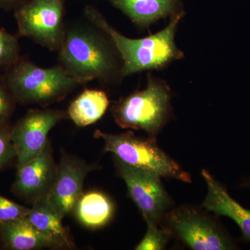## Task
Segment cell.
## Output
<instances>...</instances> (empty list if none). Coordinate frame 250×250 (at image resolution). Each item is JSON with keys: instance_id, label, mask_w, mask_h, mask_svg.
Masks as SVG:
<instances>
[{"instance_id": "1", "label": "cell", "mask_w": 250, "mask_h": 250, "mask_svg": "<svg viewBox=\"0 0 250 250\" xmlns=\"http://www.w3.org/2000/svg\"><path fill=\"white\" fill-rule=\"evenodd\" d=\"M90 24L66 28L59 65L80 85L93 80L116 83L123 78L121 57L107 34Z\"/></svg>"}, {"instance_id": "2", "label": "cell", "mask_w": 250, "mask_h": 250, "mask_svg": "<svg viewBox=\"0 0 250 250\" xmlns=\"http://www.w3.org/2000/svg\"><path fill=\"white\" fill-rule=\"evenodd\" d=\"M84 14L89 22L107 34L122 61V75L130 76L145 71L161 70L184 58L177 47L175 36L182 17L172 18L164 29L141 39H131L121 34L98 10L87 6Z\"/></svg>"}, {"instance_id": "3", "label": "cell", "mask_w": 250, "mask_h": 250, "mask_svg": "<svg viewBox=\"0 0 250 250\" xmlns=\"http://www.w3.org/2000/svg\"><path fill=\"white\" fill-rule=\"evenodd\" d=\"M172 97L167 82L149 73L146 88L122 98L112 113L123 129L142 130L156 138L172 118Z\"/></svg>"}, {"instance_id": "4", "label": "cell", "mask_w": 250, "mask_h": 250, "mask_svg": "<svg viewBox=\"0 0 250 250\" xmlns=\"http://www.w3.org/2000/svg\"><path fill=\"white\" fill-rule=\"evenodd\" d=\"M4 80L15 101L21 104H50L80 85L60 65L42 67L21 58L6 70Z\"/></svg>"}, {"instance_id": "5", "label": "cell", "mask_w": 250, "mask_h": 250, "mask_svg": "<svg viewBox=\"0 0 250 250\" xmlns=\"http://www.w3.org/2000/svg\"><path fill=\"white\" fill-rule=\"evenodd\" d=\"M207 212L205 208L182 205L166 212L159 225L191 250L238 249L228 231Z\"/></svg>"}, {"instance_id": "6", "label": "cell", "mask_w": 250, "mask_h": 250, "mask_svg": "<svg viewBox=\"0 0 250 250\" xmlns=\"http://www.w3.org/2000/svg\"><path fill=\"white\" fill-rule=\"evenodd\" d=\"M95 137L103 140L104 150L128 165L165 178L191 182L190 174L161 149L156 138L138 137L132 132L112 134L97 130Z\"/></svg>"}, {"instance_id": "7", "label": "cell", "mask_w": 250, "mask_h": 250, "mask_svg": "<svg viewBox=\"0 0 250 250\" xmlns=\"http://www.w3.org/2000/svg\"><path fill=\"white\" fill-rule=\"evenodd\" d=\"M65 0H30L15 11L20 35L59 52L65 37Z\"/></svg>"}, {"instance_id": "8", "label": "cell", "mask_w": 250, "mask_h": 250, "mask_svg": "<svg viewBox=\"0 0 250 250\" xmlns=\"http://www.w3.org/2000/svg\"><path fill=\"white\" fill-rule=\"evenodd\" d=\"M118 175L124 180L128 193L146 223L159 225L161 218L173 205L157 174L128 165L114 157Z\"/></svg>"}, {"instance_id": "9", "label": "cell", "mask_w": 250, "mask_h": 250, "mask_svg": "<svg viewBox=\"0 0 250 250\" xmlns=\"http://www.w3.org/2000/svg\"><path fill=\"white\" fill-rule=\"evenodd\" d=\"M65 116L64 112L58 110H31L11 127L18 165L39 155L45 149L49 131Z\"/></svg>"}, {"instance_id": "10", "label": "cell", "mask_w": 250, "mask_h": 250, "mask_svg": "<svg viewBox=\"0 0 250 250\" xmlns=\"http://www.w3.org/2000/svg\"><path fill=\"white\" fill-rule=\"evenodd\" d=\"M90 170L84 163L69 156L62 158L57 166L53 182L44 198L63 218L75 209Z\"/></svg>"}, {"instance_id": "11", "label": "cell", "mask_w": 250, "mask_h": 250, "mask_svg": "<svg viewBox=\"0 0 250 250\" xmlns=\"http://www.w3.org/2000/svg\"><path fill=\"white\" fill-rule=\"evenodd\" d=\"M17 166L12 188L14 193L33 204L45 197L52 186L57 170L50 143H47L39 155Z\"/></svg>"}, {"instance_id": "12", "label": "cell", "mask_w": 250, "mask_h": 250, "mask_svg": "<svg viewBox=\"0 0 250 250\" xmlns=\"http://www.w3.org/2000/svg\"><path fill=\"white\" fill-rule=\"evenodd\" d=\"M121 10L139 29H149L162 19L184 18L182 0H106Z\"/></svg>"}, {"instance_id": "13", "label": "cell", "mask_w": 250, "mask_h": 250, "mask_svg": "<svg viewBox=\"0 0 250 250\" xmlns=\"http://www.w3.org/2000/svg\"><path fill=\"white\" fill-rule=\"evenodd\" d=\"M208 193L202 207L216 215L231 219L242 232V240L250 242V209L245 208L228 193L226 188L220 183L207 170L202 171Z\"/></svg>"}, {"instance_id": "14", "label": "cell", "mask_w": 250, "mask_h": 250, "mask_svg": "<svg viewBox=\"0 0 250 250\" xmlns=\"http://www.w3.org/2000/svg\"><path fill=\"white\" fill-rule=\"evenodd\" d=\"M0 239L14 250L60 248L53 238L39 231L27 218L0 223Z\"/></svg>"}, {"instance_id": "15", "label": "cell", "mask_w": 250, "mask_h": 250, "mask_svg": "<svg viewBox=\"0 0 250 250\" xmlns=\"http://www.w3.org/2000/svg\"><path fill=\"white\" fill-rule=\"evenodd\" d=\"M74 210L82 225L88 228L99 229L111 222L115 206L106 194L91 191L81 195Z\"/></svg>"}, {"instance_id": "16", "label": "cell", "mask_w": 250, "mask_h": 250, "mask_svg": "<svg viewBox=\"0 0 250 250\" xmlns=\"http://www.w3.org/2000/svg\"><path fill=\"white\" fill-rule=\"evenodd\" d=\"M63 217L44 197L33 204L27 219L31 225L58 243L60 248H72L66 229L62 225Z\"/></svg>"}, {"instance_id": "17", "label": "cell", "mask_w": 250, "mask_h": 250, "mask_svg": "<svg viewBox=\"0 0 250 250\" xmlns=\"http://www.w3.org/2000/svg\"><path fill=\"white\" fill-rule=\"evenodd\" d=\"M109 100L104 91L85 89L69 106L67 115L78 126H86L98 121L106 113Z\"/></svg>"}, {"instance_id": "18", "label": "cell", "mask_w": 250, "mask_h": 250, "mask_svg": "<svg viewBox=\"0 0 250 250\" xmlns=\"http://www.w3.org/2000/svg\"><path fill=\"white\" fill-rule=\"evenodd\" d=\"M147 232L142 241L136 246L137 250H162L165 249L168 242L172 238V235L168 230L159 228V225L147 223Z\"/></svg>"}, {"instance_id": "19", "label": "cell", "mask_w": 250, "mask_h": 250, "mask_svg": "<svg viewBox=\"0 0 250 250\" xmlns=\"http://www.w3.org/2000/svg\"><path fill=\"white\" fill-rule=\"evenodd\" d=\"M20 59V45L17 38L0 27V70H7Z\"/></svg>"}, {"instance_id": "20", "label": "cell", "mask_w": 250, "mask_h": 250, "mask_svg": "<svg viewBox=\"0 0 250 250\" xmlns=\"http://www.w3.org/2000/svg\"><path fill=\"white\" fill-rule=\"evenodd\" d=\"M11 130L7 121L0 123V170L14 158L16 159L14 143L11 140Z\"/></svg>"}, {"instance_id": "21", "label": "cell", "mask_w": 250, "mask_h": 250, "mask_svg": "<svg viewBox=\"0 0 250 250\" xmlns=\"http://www.w3.org/2000/svg\"><path fill=\"white\" fill-rule=\"evenodd\" d=\"M29 211L30 208L0 195V223L26 218Z\"/></svg>"}, {"instance_id": "22", "label": "cell", "mask_w": 250, "mask_h": 250, "mask_svg": "<svg viewBox=\"0 0 250 250\" xmlns=\"http://www.w3.org/2000/svg\"><path fill=\"white\" fill-rule=\"evenodd\" d=\"M15 101L11 96L4 77L0 75V123L7 121L13 109V102Z\"/></svg>"}, {"instance_id": "23", "label": "cell", "mask_w": 250, "mask_h": 250, "mask_svg": "<svg viewBox=\"0 0 250 250\" xmlns=\"http://www.w3.org/2000/svg\"><path fill=\"white\" fill-rule=\"evenodd\" d=\"M20 4H21V0H0V6L6 9L17 7Z\"/></svg>"}, {"instance_id": "24", "label": "cell", "mask_w": 250, "mask_h": 250, "mask_svg": "<svg viewBox=\"0 0 250 250\" xmlns=\"http://www.w3.org/2000/svg\"><path fill=\"white\" fill-rule=\"evenodd\" d=\"M242 187L250 188V177H249V178L246 179V180L243 182V184H242Z\"/></svg>"}]
</instances>
